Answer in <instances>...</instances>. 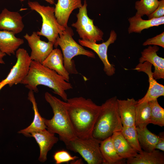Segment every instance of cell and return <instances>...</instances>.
Segmentation results:
<instances>
[{"label": "cell", "instance_id": "17", "mask_svg": "<svg viewBox=\"0 0 164 164\" xmlns=\"http://www.w3.org/2000/svg\"><path fill=\"white\" fill-rule=\"evenodd\" d=\"M118 110L123 126H135V120L137 101L134 98L117 99Z\"/></svg>", "mask_w": 164, "mask_h": 164}, {"label": "cell", "instance_id": "26", "mask_svg": "<svg viewBox=\"0 0 164 164\" xmlns=\"http://www.w3.org/2000/svg\"><path fill=\"white\" fill-rule=\"evenodd\" d=\"M151 108L149 102L137 104L136 106L135 125L141 129L147 127L149 123Z\"/></svg>", "mask_w": 164, "mask_h": 164}, {"label": "cell", "instance_id": "23", "mask_svg": "<svg viewBox=\"0 0 164 164\" xmlns=\"http://www.w3.org/2000/svg\"><path fill=\"white\" fill-rule=\"evenodd\" d=\"M135 157L127 159L128 164H164L163 153L159 150L142 151Z\"/></svg>", "mask_w": 164, "mask_h": 164}, {"label": "cell", "instance_id": "11", "mask_svg": "<svg viewBox=\"0 0 164 164\" xmlns=\"http://www.w3.org/2000/svg\"><path fill=\"white\" fill-rule=\"evenodd\" d=\"M152 65L148 61L139 63L134 69L138 72L146 73L148 77L149 86L147 92L141 99L137 101V104L149 102L164 95V86L159 83L153 77Z\"/></svg>", "mask_w": 164, "mask_h": 164}, {"label": "cell", "instance_id": "3", "mask_svg": "<svg viewBox=\"0 0 164 164\" xmlns=\"http://www.w3.org/2000/svg\"><path fill=\"white\" fill-rule=\"evenodd\" d=\"M44 97L53 113L51 119L44 118L47 129L58 134L60 140L64 143L77 137L69 117L66 101L60 100L48 92L45 93Z\"/></svg>", "mask_w": 164, "mask_h": 164}, {"label": "cell", "instance_id": "20", "mask_svg": "<svg viewBox=\"0 0 164 164\" xmlns=\"http://www.w3.org/2000/svg\"><path fill=\"white\" fill-rule=\"evenodd\" d=\"M13 32L0 30V50L6 55H15L24 43L23 39L16 37Z\"/></svg>", "mask_w": 164, "mask_h": 164}, {"label": "cell", "instance_id": "6", "mask_svg": "<svg viewBox=\"0 0 164 164\" xmlns=\"http://www.w3.org/2000/svg\"><path fill=\"white\" fill-rule=\"evenodd\" d=\"M28 5L31 10L37 12L42 17L41 28L36 32L37 34L46 37L54 45L59 34L65 29L58 23L54 14L55 7L42 5L36 1H29Z\"/></svg>", "mask_w": 164, "mask_h": 164}, {"label": "cell", "instance_id": "19", "mask_svg": "<svg viewBox=\"0 0 164 164\" xmlns=\"http://www.w3.org/2000/svg\"><path fill=\"white\" fill-rule=\"evenodd\" d=\"M28 99L31 103L34 113L33 120L30 125L26 128L21 129L18 133L22 134L26 136H30L31 133L47 129L44 122V118L39 114L37 107V104L34 95V92L29 90L28 94Z\"/></svg>", "mask_w": 164, "mask_h": 164}, {"label": "cell", "instance_id": "33", "mask_svg": "<svg viewBox=\"0 0 164 164\" xmlns=\"http://www.w3.org/2000/svg\"><path fill=\"white\" fill-rule=\"evenodd\" d=\"M159 136V141L156 144L155 147V149L161 150L164 151V133L162 132L161 133Z\"/></svg>", "mask_w": 164, "mask_h": 164}, {"label": "cell", "instance_id": "28", "mask_svg": "<svg viewBox=\"0 0 164 164\" xmlns=\"http://www.w3.org/2000/svg\"><path fill=\"white\" fill-rule=\"evenodd\" d=\"M149 102L151 108L149 123L163 127L164 126V109L159 105L157 99Z\"/></svg>", "mask_w": 164, "mask_h": 164}, {"label": "cell", "instance_id": "35", "mask_svg": "<svg viewBox=\"0 0 164 164\" xmlns=\"http://www.w3.org/2000/svg\"><path fill=\"white\" fill-rule=\"evenodd\" d=\"M25 0H19L20 2H22ZM50 4L53 5L55 4L54 0H44Z\"/></svg>", "mask_w": 164, "mask_h": 164}, {"label": "cell", "instance_id": "29", "mask_svg": "<svg viewBox=\"0 0 164 164\" xmlns=\"http://www.w3.org/2000/svg\"><path fill=\"white\" fill-rule=\"evenodd\" d=\"M121 132L130 145L138 153L142 150L139 143L136 127L123 126Z\"/></svg>", "mask_w": 164, "mask_h": 164}, {"label": "cell", "instance_id": "18", "mask_svg": "<svg viewBox=\"0 0 164 164\" xmlns=\"http://www.w3.org/2000/svg\"><path fill=\"white\" fill-rule=\"evenodd\" d=\"M42 64L56 72L66 81H69L70 74L64 67L63 53L59 49H53Z\"/></svg>", "mask_w": 164, "mask_h": 164}, {"label": "cell", "instance_id": "34", "mask_svg": "<svg viewBox=\"0 0 164 164\" xmlns=\"http://www.w3.org/2000/svg\"><path fill=\"white\" fill-rule=\"evenodd\" d=\"M6 55L5 53L2 52L0 50V64H4L5 63L3 58Z\"/></svg>", "mask_w": 164, "mask_h": 164}, {"label": "cell", "instance_id": "5", "mask_svg": "<svg viewBox=\"0 0 164 164\" xmlns=\"http://www.w3.org/2000/svg\"><path fill=\"white\" fill-rule=\"evenodd\" d=\"M73 35L72 29L67 26L59 34L54 45L56 48L58 46L60 47L63 57L64 66L69 74L78 73L72 60L74 56L83 55L92 58L95 57L93 52L85 49L74 40L73 38Z\"/></svg>", "mask_w": 164, "mask_h": 164}, {"label": "cell", "instance_id": "12", "mask_svg": "<svg viewBox=\"0 0 164 164\" xmlns=\"http://www.w3.org/2000/svg\"><path fill=\"white\" fill-rule=\"evenodd\" d=\"M24 37L31 50L30 56L32 60L42 63L53 49L54 44L41 40L36 32L30 35L26 33Z\"/></svg>", "mask_w": 164, "mask_h": 164}, {"label": "cell", "instance_id": "10", "mask_svg": "<svg viewBox=\"0 0 164 164\" xmlns=\"http://www.w3.org/2000/svg\"><path fill=\"white\" fill-rule=\"evenodd\" d=\"M117 35L114 30L111 31L110 36L105 42L100 44L88 41L79 39L78 42L82 46L88 47L95 52L102 61L104 66V70L106 74L109 76L113 75L115 73V68L114 65L111 64L108 59L107 51L108 46L114 43L117 39Z\"/></svg>", "mask_w": 164, "mask_h": 164}, {"label": "cell", "instance_id": "13", "mask_svg": "<svg viewBox=\"0 0 164 164\" xmlns=\"http://www.w3.org/2000/svg\"><path fill=\"white\" fill-rule=\"evenodd\" d=\"M30 136L35 138L39 147L38 160L45 162L47 160L48 152L58 142V138L55 136L54 133L46 128L33 132L31 133Z\"/></svg>", "mask_w": 164, "mask_h": 164}, {"label": "cell", "instance_id": "21", "mask_svg": "<svg viewBox=\"0 0 164 164\" xmlns=\"http://www.w3.org/2000/svg\"><path fill=\"white\" fill-rule=\"evenodd\" d=\"M130 23L128 33H141L143 30L153 26H158L164 24V16L160 18L144 20L142 17L135 15L128 19Z\"/></svg>", "mask_w": 164, "mask_h": 164}, {"label": "cell", "instance_id": "24", "mask_svg": "<svg viewBox=\"0 0 164 164\" xmlns=\"http://www.w3.org/2000/svg\"><path fill=\"white\" fill-rule=\"evenodd\" d=\"M111 137L115 149L121 158L128 159L135 156L138 153L130 145L121 131L114 132Z\"/></svg>", "mask_w": 164, "mask_h": 164}, {"label": "cell", "instance_id": "7", "mask_svg": "<svg viewBox=\"0 0 164 164\" xmlns=\"http://www.w3.org/2000/svg\"><path fill=\"white\" fill-rule=\"evenodd\" d=\"M101 142L91 136L84 138L77 137L64 144L67 149L78 153L87 164H103Z\"/></svg>", "mask_w": 164, "mask_h": 164}, {"label": "cell", "instance_id": "1", "mask_svg": "<svg viewBox=\"0 0 164 164\" xmlns=\"http://www.w3.org/2000/svg\"><path fill=\"white\" fill-rule=\"evenodd\" d=\"M66 102L69 117L77 137L84 138L92 136L101 106L91 99L82 97L68 99Z\"/></svg>", "mask_w": 164, "mask_h": 164}, {"label": "cell", "instance_id": "32", "mask_svg": "<svg viewBox=\"0 0 164 164\" xmlns=\"http://www.w3.org/2000/svg\"><path fill=\"white\" fill-rule=\"evenodd\" d=\"M164 0L159 1V5L156 9L148 16V19L157 18L164 16Z\"/></svg>", "mask_w": 164, "mask_h": 164}, {"label": "cell", "instance_id": "30", "mask_svg": "<svg viewBox=\"0 0 164 164\" xmlns=\"http://www.w3.org/2000/svg\"><path fill=\"white\" fill-rule=\"evenodd\" d=\"M56 164H60L73 161L78 158L76 156H72L68 152L62 150L56 152L53 156Z\"/></svg>", "mask_w": 164, "mask_h": 164}, {"label": "cell", "instance_id": "9", "mask_svg": "<svg viewBox=\"0 0 164 164\" xmlns=\"http://www.w3.org/2000/svg\"><path fill=\"white\" fill-rule=\"evenodd\" d=\"M15 54L16 61L6 77L0 81V91L7 85L12 87L21 84L28 72L32 60L27 51L24 48H19Z\"/></svg>", "mask_w": 164, "mask_h": 164}, {"label": "cell", "instance_id": "27", "mask_svg": "<svg viewBox=\"0 0 164 164\" xmlns=\"http://www.w3.org/2000/svg\"><path fill=\"white\" fill-rule=\"evenodd\" d=\"M159 3L158 0H140L136 2L135 8L137 10L135 15L142 17L148 16L158 8Z\"/></svg>", "mask_w": 164, "mask_h": 164}, {"label": "cell", "instance_id": "22", "mask_svg": "<svg viewBox=\"0 0 164 164\" xmlns=\"http://www.w3.org/2000/svg\"><path fill=\"white\" fill-rule=\"evenodd\" d=\"M100 149L103 158V164H121L125 159L118 154L114 146L111 136L101 141Z\"/></svg>", "mask_w": 164, "mask_h": 164}, {"label": "cell", "instance_id": "4", "mask_svg": "<svg viewBox=\"0 0 164 164\" xmlns=\"http://www.w3.org/2000/svg\"><path fill=\"white\" fill-rule=\"evenodd\" d=\"M117 97L107 100L101 106L92 136L101 141L113 133L121 131L123 127L118 112Z\"/></svg>", "mask_w": 164, "mask_h": 164}, {"label": "cell", "instance_id": "16", "mask_svg": "<svg viewBox=\"0 0 164 164\" xmlns=\"http://www.w3.org/2000/svg\"><path fill=\"white\" fill-rule=\"evenodd\" d=\"M54 14L58 23L66 28L70 16L75 9L82 5L81 0H58L55 4Z\"/></svg>", "mask_w": 164, "mask_h": 164}, {"label": "cell", "instance_id": "2", "mask_svg": "<svg viewBox=\"0 0 164 164\" xmlns=\"http://www.w3.org/2000/svg\"><path fill=\"white\" fill-rule=\"evenodd\" d=\"M21 84L34 93L38 92L39 85L46 86L52 89L54 94L65 101L68 99L66 91L72 88L71 84L56 72L32 60L28 72Z\"/></svg>", "mask_w": 164, "mask_h": 164}, {"label": "cell", "instance_id": "14", "mask_svg": "<svg viewBox=\"0 0 164 164\" xmlns=\"http://www.w3.org/2000/svg\"><path fill=\"white\" fill-rule=\"evenodd\" d=\"M159 50L157 46L151 45L144 49L141 52V56L139 59V63L148 61L154 67L152 75L155 80L164 79V59L157 54Z\"/></svg>", "mask_w": 164, "mask_h": 164}, {"label": "cell", "instance_id": "25", "mask_svg": "<svg viewBox=\"0 0 164 164\" xmlns=\"http://www.w3.org/2000/svg\"><path fill=\"white\" fill-rule=\"evenodd\" d=\"M136 129L138 141L141 148L147 152L155 149V146L159 141V136L152 133L147 127L143 129L136 127Z\"/></svg>", "mask_w": 164, "mask_h": 164}, {"label": "cell", "instance_id": "8", "mask_svg": "<svg viewBox=\"0 0 164 164\" xmlns=\"http://www.w3.org/2000/svg\"><path fill=\"white\" fill-rule=\"evenodd\" d=\"M87 4L85 0L82 5L79 9L77 14V20L71 26L76 29L80 38L83 40L96 43L103 41L104 33L93 23L94 20L90 19L87 13Z\"/></svg>", "mask_w": 164, "mask_h": 164}, {"label": "cell", "instance_id": "31", "mask_svg": "<svg viewBox=\"0 0 164 164\" xmlns=\"http://www.w3.org/2000/svg\"><path fill=\"white\" fill-rule=\"evenodd\" d=\"M154 45L159 46L164 48V32L147 39L143 43V46Z\"/></svg>", "mask_w": 164, "mask_h": 164}, {"label": "cell", "instance_id": "15", "mask_svg": "<svg viewBox=\"0 0 164 164\" xmlns=\"http://www.w3.org/2000/svg\"><path fill=\"white\" fill-rule=\"evenodd\" d=\"M19 13L5 8L0 13V30L11 31L16 34L21 32L24 25Z\"/></svg>", "mask_w": 164, "mask_h": 164}]
</instances>
